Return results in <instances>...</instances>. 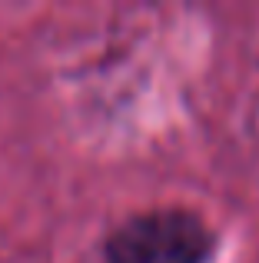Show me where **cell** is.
Segmentation results:
<instances>
[{
    "mask_svg": "<svg viewBox=\"0 0 259 263\" xmlns=\"http://www.w3.org/2000/svg\"><path fill=\"white\" fill-rule=\"evenodd\" d=\"M213 233L186 210H153L126 220L106 240L110 263H203Z\"/></svg>",
    "mask_w": 259,
    "mask_h": 263,
    "instance_id": "obj_1",
    "label": "cell"
}]
</instances>
